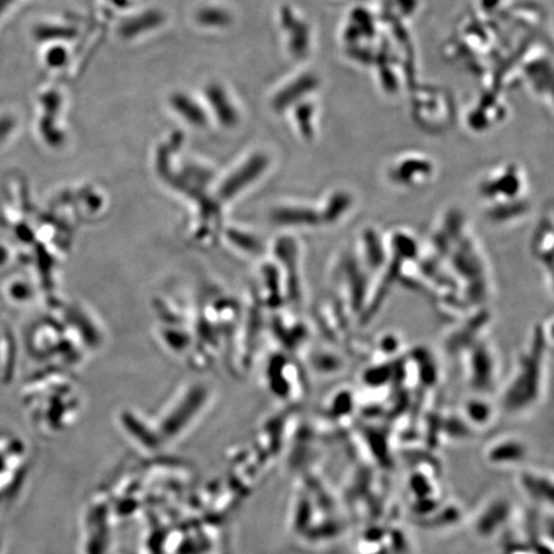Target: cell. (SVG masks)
<instances>
[{"label": "cell", "mask_w": 554, "mask_h": 554, "mask_svg": "<svg viewBox=\"0 0 554 554\" xmlns=\"http://www.w3.org/2000/svg\"><path fill=\"white\" fill-rule=\"evenodd\" d=\"M540 368H541V349L539 348L538 339L535 340V345L531 348L528 356L522 358L521 364H520V373L516 376V380L512 382L510 391H508V405H517V402L521 396L522 389L526 390L528 393V398H531L532 396L530 394L529 389H531V393L537 394L538 391L539 379H540Z\"/></svg>", "instance_id": "cell-1"}, {"label": "cell", "mask_w": 554, "mask_h": 554, "mask_svg": "<svg viewBox=\"0 0 554 554\" xmlns=\"http://www.w3.org/2000/svg\"><path fill=\"white\" fill-rule=\"evenodd\" d=\"M171 101H172L174 109L182 117H185L189 122H191V124H204L206 122V117H204L203 111L186 95L177 94V95H174Z\"/></svg>", "instance_id": "cell-7"}, {"label": "cell", "mask_w": 554, "mask_h": 554, "mask_svg": "<svg viewBox=\"0 0 554 554\" xmlns=\"http://www.w3.org/2000/svg\"><path fill=\"white\" fill-rule=\"evenodd\" d=\"M469 414L473 420H478V421L482 420L484 421V420H487V417L489 416V409L484 403L473 402V403L469 405Z\"/></svg>", "instance_id": "cell-12"}, {"label": "cell", "mask_w": 554, "mask_h": 554, "mask_svg": "<svg viewBox=\"0 0 554 554\" xmlns=\"http://www.w3.org/2000/svg\"><path fill=\"white\" fill-rule=\"evenodd\" d=\"M162 22V16L159 13H148L144 16L131 19V22L126 24L122 27V33L124 35H136L141 33L145 28H150L153 26H157Z\"/></svg>", "instance_id": "cell-9"}, {"label": "cell", "mask_w": 554, "mask_h": 554, "mask_svg": "<svg viewBox=\"0 0 554 554\" xmlns=\"http://www.w3.org/2000/svg\"><path fill=\"white\" fill-rule=\"evenodd\" d=\"M276 222L285 225H318L323 222L320 212L313 208L308 207H289L277 209L275 212Z\"/></svg>", "instance_id": "cell-5"}, {"label": "cell", "mask_w": 554, "mask_h": 554, "mask_svg": "<svg viewBox=\"0 0 554 554\" xmlns=\"http://www.w3.org/2000/svg\"><path fill=\"white\" fill-rule=\"evenodd\" d=\"M353 207V198L345 191H336L327 197L320 212L323 222L336 224Z\"/></svg>", "instance_id": "cell-4"}, {"label": "cell", "mask_w": 554, "mask_h": 554, "mask_svg": "<svg viewBox=\"0 0 554 554\" xmlns=\"http://www.w3.org/2000/svg\"><path fill=\"white\" fill-rule=\"evenodd\" d=\"M266 167V158L258 157L252 158L248 163L239 168L236 174H234L227 182L225 184L224 194L230 197L235 191H239L241 188L245 186V184H249L256 179L258 174L263 171Z\"/></svg>", "instance_id": "cell-3"}, {"label": "cell", "mask_w": 554, "mask_h": 554, "mask_svg": "<svg viewBox=\"0 0 554 554\" xmlns=\"http://www.w3.org/2000/svg\"><path fill=\"white\" fill-rule=\"evenodd\" d=\"M207 97L211 106L215 109L217 116L221 120V122L226 126L235 124L236 112H235V108L232 107L231 101L225 94V91L220 86L212 85L208 88Z\"/></svg>", "instance_id": "cell-6"}, {"label": "cell", "mask_w": 554, "mask_h": 554, "mask_svg": "<svg viewBox=\"0 0 554 554\" xmlns=\"http://www.w3.org/2000/svg\"><path fill=\"white\" fill-rule=\"evenodd\" d=\"M198 21L203 25L225 26L230 21V17L222 9L206 8L199 12Z\"/></svg>", "instance_id": "cell-11"}, {"label": "cell", "mask_w": 554, "mask_h": 554, "mask_svg": "<svg viewBox=\"0 0 554 554\" xmlns=\"http://www.w3.org/2000/svg\"><path fill=\"white\" fill-rule=\"evenodd\" d=\"M521 177L513 171H505L491 176L481 185V197L494 202V204L516 200L522 190Z\"/></svg>", "instance_id": "cell-2"}, {"label": "cell", "mask_w": 554, "mask_h": 554, "mask_svg": "<svg viewBox=\"0 0 554 554\" xmlns=\"http://www.w3.org/2000/svg\"><path fill=\"white\" fill-rule=\"evenodd\" d=\"M491 368H493V364H491V358L488 355V352H487V349L485 348H482V350H480L479 353L476 355V359H473V379H476V381H479L480 376H481V373H482V384H485V382H488L489 379H490V375H491Z\"/></svg>", "instance_id": "cell-10"}, {"label": "cell", "mask_w": 554, "mask_h": 554, "mask_svg": "<svg viewBox=\"0 0 554 554\" xmlns=\"http://www.w3.org/2000/svg\"><path fill=\"white\" fill-rule=\"evenodd\" d=\"M525 453V449L519 443H503L496 447H491V450L489 453V458L491 461H503L502 464H505V461H516Z\"/></svg>", "instance_id": "cell-8"}]
</instances>
